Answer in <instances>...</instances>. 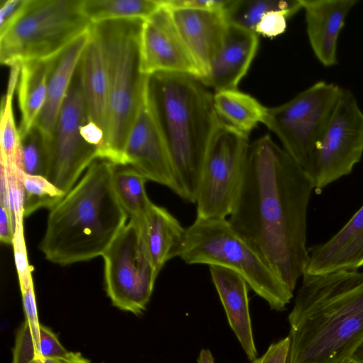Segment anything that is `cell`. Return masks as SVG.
<instances>
[{"label":"cell","instance_id":"1","mask_svg":"<svg viewBox=\"0 0 363 363\" xmlns=\"http://www.w3.org/2000/svg\"><path fill=\"white\" fill-rule=\"evenodd\" d=\"M313 189L305 171L268 135L249 145L228 221L292 293L309 259L307 210Z\"/></svg>","mask_w":363,"mask_h":363},{"label":"cell","instance_id":"2","mask_svg":"<svg viewBox=\"0 0 363 363\" xmlns=\"http://www.w3.org/2000/svg\"><path fill=\"white\" fill-rule=\"evenodd\" d=\"M286 363H350L363 340V272L303 274Z\"/></svg>","mask_w":363,"mask_h":363},{"label":"cell","instance_id":"3","mask_svg":"<svg viewBox=\"0 0 363 363\" xmlns=\"http://www.w3.org/2000/svg\"><path fill=\"white\" fill-rule=\"evenodd\" d=\"M114 167L97 158L50 209L39 246L48 260L67 265L102 256L126 225L128 216L113 186Z\"/></svg>","mask_w":363,"mask_h":363},{"label":"cell","instance_id":"4","mask_svg":"<svg viewBox=\"0 0 363 363\" xmlns=\"http://www.w3.org/2000/svg\"><path fill=\"white\" fill-rule=\"evenodd\" d=\"M148 96L172 162L179 197L194 203L203 160L220 123L201 78L187 74L147 76Z\"/></svg>","mask_w":363,"mask_h":363},{"label":"cell","instance_id":"5","mask_svg":"<svg viewBox=\"0 0 363 363\" xmlns=\"http://www.w3.org/2000/svg\"><path fill=\"white\" fill-rule=\"evenodd\" d=\"M143 21L116 20L92 25L106 66L108 118L99 158L125 165L124 149L146 80L140 68L139 35Z\"/></svg>","mask_w":363,"mask_h":363},{"label":"cell","instance_id":"6","mask_svg":"<svg viewBox=\"0 0 363 363\" xmlns=\"http://www.w3.org/2000/svg\"><path fill=\"white\" fill-rule=\"evenodd\" d=\"M177 257L188 264L219 266L236 272L273 310L283 311L293 297L269 262L226 218H196L185 228Z\"/></svg>","mask_w":363,"mask_h":363},{"label":"cell","instance_id":"7","mask_svg":"<svg viewBox=\"0 0 363 363\" xmlns=\"http://www.w3.org/2000/svg\"><path fill=\"white\" fill-rule=\"evenodd\" d=\"M80 0H29L20 18L0 35V62L11 67L57 58L92 24Z\"/></svg>","mask_w":363,"mask_h":363},{"label":"cell","instance_id":"8","mask_svg":"<svg viewBox=\"0 0 363 363\" xmlns=\"http://www.w3.org/2000/svg\"><path fill=\"white\" fill-rule=\"evenodd\" d=\"M342 90L337 84L319 81L290 101L267 108L263 123L310 179L316 151Z\"/></svg>","mask_w":363,"mask_h":363},{"label":"cell","instance_id":"9","mask_svg":"<svg viewBox=\"0 0 363 363\" xmlns=\"http://www.w3.org/2000/svg\"><path fill=\"white\" fill-rule=\"evenodd\" d=\"M248 136L220 123L203 160L196 201V218L230 216L236 200L249 147Z\"/></svg>","mask_w":363,"mask_h":363},{"label":"cell","instance_id":"10","mask_svg":"<svg viewBox=\"0 0 363 363\" xmlns=\"http://www.w3.org/2000/svg\"><path fill=\"white\" fill-rule=\"evenodd\" d=\"M108 296L118 308L141 314L158 273L145 250L140 228L129 220L102 255Z\"/></svg>","mask_w":363,"mask_h":363},{"label":"cell","instance_id":"11","mask_svg":"<svg viewBox=\"0 0 363 363\" xmlns=\"http://www.w3.org/2000/svg\"><path fill=\"white\" fill-rule=\"evenodd\" d=\"M87 121L78 66L47 147L45 177L65 194L78 182L84 171L99 158V149L87 143L81 134V128Z\"/></svg>","mask_w":363,"mask_h":363},{"label":"cell","instance_id":"12","mask_svg":"<svg viewBox=\"0 0 363 363\" xmlns=\"http://www.w3.org/2000/svg\"><path fill=\"white\" fill-rule=\"evenodd\" d=\"M363 155V112L353 93L342 88L315 156L311 179L320 190L350 174Z\"/></svg>","mask_w":363,"mask_h":363},{"label":"cell","instance_id":"13","mask_svg":"<svg viewBox=\"0 0 363 363\" xmlns=\"http://www.w3.org/2000/svg\"><path fill=\"white\" fill-rule=\"evenodd\" d=\"M139 55L143 75L181 73L203 77L163 1L158 10L142 22Z\"/></svg>","mask_w":363,"mask_h":363},{"label":"cell","instance_id":"14","mask_svg":"<svg viewBox=\"0 0 363 363\" xmlns=\"http://www.w3.org/2000/svg\"><path fill=\"white\" fill-rule=\"evenodd\" d=\"M146 77L142 98L125 149V165H129L147 180L168 187L179 196L169 152L153 111Z\"/></svg>","mask_w":363,"mask_h":363},{"label":"cell","instance_id":"15","mask_svg":"<svg viewBox=\"0 0 363 363\" xmlns=\"http://www.w3.org/2000/svg\"><path fill=\"white\" fill-rule=\"evenodd\" d=\"M169 9L183 41L200 68L203 78L226 34L228 23L224 11Z\"/></svg>","mask_w":363,"mask_h":363},{"label":"cell","instance_id":"16","mask_svg":"<svg viewBox=\"0 0 363 363\" xmlns=\"http://www.w3.org/2000/svg\"><path fill=\"white\" fill-rule=\"evenodd\" d=\"M311 49L326 67L337 64L339 35L357 0H301Z\"/></svg>","mask_w":363,"mask_h":363},{"label":"cell","instance_id":"17","mask_svg":"<svg viewBox=\"0 0 363 363\" xmlns=\"http://www.w3.org/2000/svg\"><path fill=\"white\" fill-rule=\"evenodd\" d=\"M258 45L257 34L228 23L223 44L201 80L215 91L237 89L250 67Z\"/></svg>","mask_w":363,"mask_h":363},{"label":"cell","instance_id":"18","mask_svg":"<svg viewBox=\"0 0 363 363\" xmlns=\"http://www.w3.org/2000/svg\"><path fill=\"white\" fill-rule=\"evenodd\" d=\"M303 274H320L363 267V205L330 240L308 248Z\"/></svg>","mask_w":363,"mask_h":363},{"label":"cell","instance_id":"19","mask_svg":"<svg viewBox=\"0 0 363 363\" xmlns=\"http://www.w3.org/2000/svg\"><path fill=\"white\" fill-rule=\"evenodd\" d=\"M212 281L218 292L228 323L247 358H257L249 310L248 288L236 272L219 266H209Z\"/></svg>","mask_w":363,"mask_h":363},{"label":"cell","instance_id":"20","mask_svg":"<svg viewBox=\"0 0 363 363\" xmlns=\"http://www.w3.org/2000/svg\"><path fill=\"white\" fill-rule=\"evenodd\" d=\"M90 38L91 29L58 56L50 73L45 101L33 125L43 136L47 147L52 140L60 112Z\"/></svg>","mask_w":363,"mask_h":363},{"label":"cell","instance_id":"21","mask_svg":"<svg viewBox=\"0 0 363 363\" xmlns=\"http://www.w3.org/2000/svg\"><path fill=\"white\" fill-rule=\"evenodd\" d=\"M79 70L89 121L104 132L106 139L109 100L108 75L101 45L91 28Z\"/></svg>","mask_w":363,"mask_h":363},{"label":"cell","instance_id":"22","mask_svg":"<svg viewBox=\"0 0 363 363\" xmlns=\"http://www.w3.org/2000/svg\"><path fill=\"white\" fill-rule=\"evenodd\" d=\"M139 227L147 253L159 274L167 261L178 256L185 228L166 208L153 203Z\"/></svg>","mask_w":363,"mask_h":363},{"label":"cell","instance_id":"23","mask_svg":"<svg viewBox=\"0 0 363 363\" xmlns=\"http://www.w3.org/2000/svg\"><path fill=\"white\" fill-rule=\"evenodd\" d=\"M57 58L27 61L21 64L17 86L21 138L33 127L44 106L49 77Z\"/></svg>","mask_w":363,"mask_h":363},{"label":"cell","instance_id":"24","mask_svg":"<svg viewBox=\"0 0 363 363\" xmlns=\"http://www.w3.org/2000/svg\"><path fill=\"white\" fill-rule=\"evenodd\" d=\"M213 101L220 122L246 136L266 116L267 107L237 89L215 91Z\"/></svg>","mask_w":363,"mask_h":363},{"label":"cell","instance_id":"25","mask_svg":"<svg viewBox=\"0 0 363 363\" xmlns=\"http://www.w3.org/2000/svg\"><path fill=\"white\" fill-rule=\"evenodd\" d=\"M21 64L10 67L6 94L2 97L0 113V164L21 169V139L16 125L13 99L18 86ZM23 171V170H22Z\"/></svg>","mask_w":363,"mask_h":363},{"label":"cell","instance_id":"26","mask_svg":"<svg viewBox=\"0 0 363 363\" xmlns=\"http://www.w3.org/2000/svg\"><path fill=\"white\" fill-rule=\"evenodd\" d=\"M162 5V0H80V11L92 24L116 20L144 21Z\"/></svg>","mask_w":363,"mask_h":363},{"label":"cell","instance_id":"27","mask_svg":"<svg viewBox=\"0 0 363 363\" xmlns=\"http://www.w3.org/2000/svg\"><path fill=\"white\" fill-rule=\"evenodd\" d=\"M148 181L129 165H115L113 186L116 197L130 220L140 225L152 204L145 190Z\"/></svg>","mask_w":363,"mask_h":363},{"label":"cell","instance_id":"28","mask_svg":"<svg viewBox=\"0 0 363 363\" xmlns=\"http://www.w3.org/2000/svg\"><path fill=\"white\" fill-rule=\"evenodd\" d=\"M303 9L301 0H230L224 10L228 23L255 33L261 18L272 10H281L293 16Z\"/></svg>","mask_w":363,"mask_h":363},{"label":"cell","instance_id":"29","mask_svg":"<svg viewBox=\"0 0 363 363\" xmlns=\"http://www.w3.org/2000/svg\"><path fill=\"white\" fill-rule=\"evenodd\" d=\"M24 216H28L43 208L49 209L55 206L65 194L40 175L26 174L23 179Z\"/></svg>","mask_w":363,"mask_h":363},{"label":"cell","instance_id":"30","mask_svg":"<svg viewBox=\"0 0 363 363\" xmlns=\"http://www.w3.org/2000/svg\"><path fill=\"white\" fill-rule=\"evenodd\" d=\"M0 206L7 209L15 220L24 216L25 173L18 168L1 164Z\"/></svg>","mask_w":363,"mask_h":363},{"label":"cell","instance_id":"31","mask_svg":"<svg viewBox=\"0 0 363 363\" xmlns=\"http://www.w3.org/2000/svg\"><path fill=\"white\" fill-rule=\"evenodd\" d=\"M21 139V169L26 174L45 177L48 150L43 136L33 126Z\"/></svg>","mask_w":363,"mask_h":363},{"label":"cell","instance_id":"32","mask_svg":"<svg viewBox=\"0 0 363 363\" xmlns=\"http://www.w3.org/2000/svg\"><path fill=\"white\" fill-rule=\"evenodd\" d=\"M38 342L39 338L33 333L30 324L25 320L16 333L12 363H31L40 359Z\"/></svg>","mask_w":363,"mask_h":363},{"label":"cell","instance_id":"33","mask_svg":"<svg viewBox=\"0 0 363 363\" xmlns=\"http://www.w3.org/2000/svg\"><path fill=\"white\" fill-rule=\"evenodd\" d=\"M23 217L16 220L15 233L12 242L14 259L19 283L33 279L23 234Z\"/></svg>","mask_w":363,"mask_h":363},{"label":"cell","instance_id":"34","mask_svg":"<svg viewBox=\"0 0 363 363\" xmlns=\"http://www.w3.org/2000/svg\"><path fill=\"white\" fill-rule=\"evenodd\" d=\"M290 15L281 10L267 12L259 20L255 28V33L264 37L273 38L285 32L287 19Z\"/></svg>","mask_w":363,"mask_h":363},{"label":"cell","instance_id":"35","mask_svg":"<svg viewBox=\"0 0 363 363\" xmlns=\"http://www.w3.org/2000/svg\"><path fill=\"white\" fill-rule=\"evenodd\" d=\"M69 352L61 345L52 330L42 324L39 325V358L56 359L66 356Z\"/></svg>","mask_w":363,"mask_h":363},{"label":"cell","instance_id":"36","mask_svg":"<svg viewBox=\"0 0 363 363\" xmlns=\"http://www.w3.org/2000/svg\"><path fill=\"white\" fill-rule=\"evenodd\" d=\"M29 0H1L0 35L7 31L23 15Z\"/></svg>","mask_w":363,"mask_h":363},{"label":"cell","instance_id":"37","mask_svg":"<svg viewBox=\"0 0 363 363\" xmlns=\"http://www.w3.org/2000/svg\"><path fill=\"white\" fill-rule=\"evenodd\" d=\"M26 320L35 335L39 337L40 323L38 319L33 279L19 283Z\"/></svg>","mask_w":363,"mask_h":363},{"label":"cell","instance_id":"38","mask_svg":"<svg viewBox=\"0 0 363 363\" xmlns=\"http://www.w3.org/2000/svg\"><path fill=\"white\" fill-rule=\"evenodd\" d=\"M169 9H192L224 11L230 0H162Z\"/></svg>","mask_w":363,"mask_h":363},{"label":"cell","instance_id":"39","mask_svg":"<svg viewBox=\"0 0 363 363\" xmlns=\"http://www.w3.org/2000/svg\"><path fill=\"white\" fill-rule=\"evenodd\" d=\"M290 340L289 336L274 342L265 353L255 359L252 363H286Z\"/></svg>","mask_w":363,"mask_h":363},{"label":"cell","instance_id":"40","mask_svg":"<svg viewBox=\"0 0 363 363\" xmlns=\"http://www.w3.org/2000/svg\"><path fill=\"white\" fill-rule=\"evenodd\" d=\"M0 208V240L5 244L12 245L16 220L7 209L2 206Z\"/></svg>","mask_w":363,"mask_h":363},{"label":"cell","instance_id":"41","mask_svg":"<svg viewBox=\"0 0 363 363\" xmlns=\"http://www.w3.org/2000/svg\"><path fill=\"white\" fill-rule=\"evenodd\" d=\"M42 363H91L89 359L84 357L79 352H69V353L61 358L44 359Z\"/></svg>","mask_w":363,"mask_h":363},{"label":"cell","instance_id":"42","mask_svg":"<svg viewBox=\"0 0 363 363\" xmlns=\"http://www.w3.org/2000/svg\"><path fill=\"white\" fill-rule=\"evenodd\" d=\"M198 363H214V357L208 349H202L197 359Z\"/></svg>","mask_w":363,"mask_h":363},{"label":"cell","instance_id":"43","mask_svg":"<svg viewBox=\"0 0 363 363\" xmlns=\"http://www.w3.org/2000/svg\"><path fill=\"white\" fill-rule=\"evenodd\" d=\"M350 363H363V340L352 355Z\"/></svg>","mask_w":363,"mask_h":363},{"label":"cell","instance_id":"44","mask_svg":"<svg viewBox=\"0 0 363 363\" xmlns=\"http://www.w3.org/2000/svg\"><path fill=\"white\" fill-rule=\"evenodd\" d=\"M31 363H42L41 359H36L34 361H33Z\"/></svg>","mask_w":363,"mask_h":363}]
</instances>
